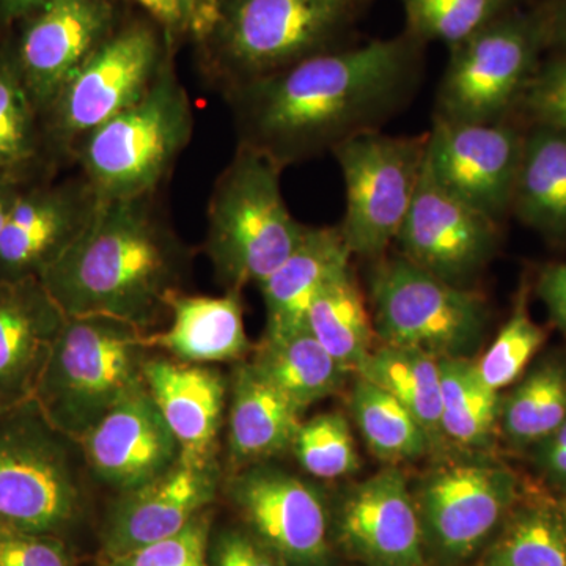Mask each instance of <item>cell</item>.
<instances>
[{
    "mask_svg": "<svg viewBox=\"0 0 566 566\" xmlns=\"http://www.w3.org/2000/svg\"><path fill=\"white\" fill-rule=\"evenodd\" d=\"M566 420V364L547 357L501 398L499 433L513 449L532 450Z\"/></svg>",
    "mask_w": 566,
    "mask_h": 566,
    "instance_id": "obj_31",
    "label": "cell"
},
{
    "mask_svg": "<svg viewBox=\"0 0 566 566\" xmlns=\"http://www.w3.org/2000/svg\"><path fill=\"white\" fill-rule=\"evenodd\" d=\"M255 370L301 412L344 389L348 371L323 348L307 326L264 331L249 357Z\"/></svg>",
    "mask_w": 566,
    "mask_h": 566,
    "instance_id": "obj_26",
    "label": "cell"
},
{
    "mask_svg": "<svg viewBox=\"0 0 566 566\" xmlns=\"http://www.w3.org/2000/svg\"><path fill=\"white\" fill-rule=\"evenodd\" d=\"M427 144L428 132H368L331 151L345 182V216L338 229L353 256L375 262L397 240L419 186Z\"/></svg>",
    "mask_w": 566,
    "mask_h": 566,
    "instance_id": "obj_10",
    "label": "cell"
},
{
    "mask_svg": "<svg viewBox=\"0 0 566 566\" xmlns=\"http://www.w3.org/2000/svg\"><path fill=\"white\" fill-rule=\"evenodd\" d=\"M365 0H218L200 36L223 95L305 59L345 48Z\"/></svg>",
    "mask_w": 566,
    "mask_h": 566,
    "instance_id": "obj_3",
    "label": "cell"
},
{
    "mask_svg": "<svg viewBox=\"0 0 566 566\" xmlns=\"http://www.w3.org/2000/svg\"><path fill=\"white\" fill-rule=\"evenodd\" d=\"M375 263L368 301L379 344L419 349L439 360L471 357L490 322L482 293L442 281L400 255Z\"/></svg>",
    "mask_w": 566,
    "mask_h": 566,
    "instance_id": "obj_8",
    "label": "cell"
},
{
    "mask_svg": "<svg viewBox=\"0 0 566 566\" xmlns=\"http://www.w3.org/2000/svg\"><path fill=\"white\" fill-rule=\"evenodd\" d=\"M444 439L463 450H486L499 433L501 392L490 389L471 357L439 360Z\"/></svg>",
    "mask_w": 566,
    "mask_h": 566,
    "instance_id": "obj_32",
    "label": "cell"
},
{
    "mask_svg": "<svg viewBox=\"0 0 566 566\" xmlns=\"http://www.w3.org/2000/svg\"><path fill=\"white\" fill-rule=\"evenodd\" d=\"M305 326L345 371H359L375 348L376 334L354 268L324 286L308 307Z\"/></svg>",
    "mask_w": 566,
    "mask_h": 566,
    "instance_id": "obj_30",
    "label": "cell"
},
{
    "mask_svg": "<svg viewBox=\"0 0 566 566\" xmlns=\"http://www.w3.org/2000/svg\"><path fill=\"white\" fill-rule=\"evenodd\" d=\"M535 465L547 482L566 494V442L546 439L532 449Z\"/></svg>",
    "mask_w": 566,
    "mask_h": 566,
    "instance_id": "obj_44",
    "label": "cell"
},
{
    "mask_svg": "<svg viewBox=\"0 0 566 566\" xmlns=\"http://www.w3.org/2000/svg\"><path fill=\"white\" fill-rule=\"evenodd\" d=\"M474 566H566V512L557 499L524 488Z\"/></svg>",
    "mask_w": 566,
    "mask_h": 566,
    "instance_id": "obj_28",
    "label": "cell"
},
{
    "mask_svg": "<svg viewBox=\"0 0 566 566\" xmlns=\"http://www.w3.org/2000/svg\"><path fill=\"white\" fill-rule=\"evenodd\" d=\"M546 342V331L535 323L528 308V286L517 292L509 319L493 344L475 360L480 378L490 389L501 392L526 374L527 365Z\"/></svg>",
    "mask_w": 566,
    "mask_h": 566,
    "instance_id": "obj_36",
    "label": "cell"
},
{
    "mask_svg": "<svg viewBox=\"0 0 566 566\" xmlns=\"http://www.w3.org/2000/svg\"><path fill=\"white\" fill-rule=\"evenodd\" d=\"M170 33L191 32L196 29L192 0H136Z\"/></svg>",
    "mask_w": 566,
    "mask_h": 566,
    "instance_id": "obj_43",
    "label": "cell"
},
{
    "mask_svg": "<svg viewBox=\"0 0 566 566\" xmlns=\"http://www.w3.org/2000/svg\"><path fill=\"white\" fill-rule=\"evenodd\" d=\"M93 480L80 442L31 400L0 411V524L70 539L91 512Z\"/></svg>",
    "mask_w": 566,
    "mask_h": 566,
    "instance_id": "obj_4",
    "label": "cell"
},
{
    "mask_svg": "<svg viewBox=\"0 0 566 566\" xmlns=\"http://www.w3.org/2000/svg\"><path fill=\"white\" fill-rule=\"evenodd\" d=\"M212 517L214 509L207 510L178 534L133 553L106 558L102 566H210Z\"/></svg>",
    "mask_w": 566,
    "mask_h": 566,
    "instance_id": "obj_38",
    "label": "cell"
},
{
    "mask_svg": "<svg viewBox=\"0 0 566 566\" xmlns=\"http://www.w3.org/2000/svg\"><path fill=\"white\" fill-rule=\"evenodd\" d=\"M406 32L452 48L513 10L515 0H400Z\"/></svg>",
    "mask_w": 566,
    "mask_h": 566,
    "instance_id": "obj_35",
    "label": "cell"
},
{
    "mask_svg": "<svg viewBox=\"0 0 566 566\" xmlns=\"http://www.w3.org/2000/svg\"><path fill=\"white\" fill-rule=\"evenodd\" d=\"M282 167L238 145L208 203L205 252L226 292L262 285L303 238L283 199Z\"/></svg>",
    "mask_w": 566,
    "mask_h": 566,
    "instance_id": "obj_5",
    "label": "cell"
},
{
    "mask_svg": "<svg viewBox=\"0 0 566 566\" xmlns=\"http://www.w3.org/2000/svg\"><path fill=\"white\" fill-rule=\"evenodd\" d=\"M80 446L93 483L114 494L145 485L181 461L180 446L145 382L93 424Z\"/></svg>",
    "mask_w": 566,
    "mask_h": 566,
    "instance_id": "obj_17",
    "label": "cell"
},
{
    "mask_svg": "<svg viewBox=\"0 0 566 566\" xmlns=\"http://www.w3.org/2000/svg\"><path fill=\"white\" fill-rule=\"evenodd\" d=\"M499 241L501 222L442 188L423 163L415 199L395 240L398 255L442 281L469 286L497 252Z\"/></svg>",
    "mask_w": 566,
    "mask_h": 566,
    "instance_id": "obj_14",
    "label": "cell"
},
{
    "mask_svg": "<svg viewBox=\"0 0 566 566\" xmlns=\"http://www.w3.org/2000/svg\"><path fill=\"white\" fill-rule=\"evenodd\" d=\"M21 172L0 170V232L22 192Z\"/></svg>",
    "mask_w": 566,
    "mask_h": 566,
    "instance_id": "obj_46",
    "label": "cell"
},
{
    "mask_svg": "<svg viewBox=\"0 0 566 566\" xmlns=\"http://www.w3.org/2000/svg\"><path fill=\"white\" fill-rule=\"evenodd\" d=\"M65 319L40 279L0 281V411L33 400Z\"/></svg>",
    "mask_w": 566,
    "mask_h": 566,
    "instance_id": "obj_22",
    "label": "cell"
},
{
    "mask_svg": "<svg viewBox=\"0 0 566 566\" xmlns=\"http://www.w3.org/2000/svg\"><path fill=\"white\" fill-rule=\"evenodd\" d=\"M41 118L22 81L13 44L0 48V170L21 172L39 155Z\"/></svg>",
    "mask_w": 566,
    "mask_h": 566,
    "instance_id": "obj_34",
    "label": "cell"
},
{
    "mask_svg": "<svg viewBox=\"0 0 566 566\" xmlns=\"http://www.w3.org/2000/svg\"><path fill=\"white\" fill-rule=\"evenodd\" d=\"M150 346L186 364L243 363L251 357L253 344L245 333L241 292L175 294L169 318L164 329L150 334Z\"/></svg>",
    "mask_w": 566,
    "mask_h": 566,
    "instance_id": "obj_24",
    "label": "cell"
},
{
    "mask_svg": "<svg viewBox=\"0 0 566 566\" xmlns=\"http://www.w3.org/2000/svg\"><path fill=\"white\" fill-rule=\"evenodd\" d=\"M535 292L545 305L551 323L566 335V263L543 268L536 279Z\"/></svg>",
    "mask_w": 566,
    "mask_h": 566,
    "instance_id": "obj_42",
    "label": "cell"
},
{
    "mask_svg": "<svg viewBox=\"0 0 566 566\" xmlns=\"http://www.w3.org/2000/svg\"><path fill=\"white\" fill-rule=\"evenodd\" d=\"M70 539L32 534L0 524V566H77Z\"/></svg>",
    "mask_w": 566,
    "mask_h": 566,
    "instance_id": "obj_40",
    "label": "cell"
},
{
    "mask_svg": "<svg viewBox=\"0 0 566 566\" xmlns=\"http://www.w3.org/2000/svg\"><path fill=\"white\" fill-rule=\"evenodd\" d=\"M524 133L509 122L455 123L433 118L428 170L450 193L502 222L512 210Z\"/></svg>",
    "mask_w": 566,
    "mask_h": 566,
    "instance_id": "obj_15",
    "label": "cell"
},
{
    "mask_svg": "<svg viewBox=\"0 0 566 566\" xmlns=\"http://www.w3.org/2000/svg\"><path fill=\"white\" fill-rule=\"evenodd\" d=\"M46 0H0V21L3 24L28 18Z\"/></svg>",
    "mask_w": 566,
    "mask_h": 566,
    "instance_id": "obj_47",
    "label": "cell"
},
{
    "mask_svg": "<svg viewBox=\"0 0 566 566\" xmlns=\"http://www.w3.org/2000/svg\"><path fill=\"white\" fill-rule=\"evenodd\" d=\"M25 20L14 54L41 118L114 33V6L111 0H46Z\"/></svg>",
    "mask_w": 566,
    "mask_h": 566,
    "instance_id": "obj_16",
    "label": "cell"
},
{
    "mask_svg": "<svg viewBox=\"0 0 566 566\" xmlns=\"http://www.w3.org/2000/svg\"><path fill=\"white\" fill-rule=\"evenodd\" d=\"M542 24L545 46L566 52V0H551L543 9L536 10Z\"/></svg>",
    "mask_w": 566,
    "mask_h": 566,
    "instance_id": "obj_45",
    "label": "cell"
},
{
    "mask_svg": "<svg viewBox=\"0 0 566 566\" xmlns=\"http://www.w3.org/2000/svg\"><path fill=\"white\" fill-rule=\"evenodd\" d=\"M192 132L191 99L167 55L150 91L84 137L73 158L102 202L155 196Z\"/></svg>",
    "mask_w": 566,
    "mask_h": 566,
    "instance_id": "obj_7",
    "label": "cell"
},
{
    "mask_svg": "<svg viewBox=\"0 0 566 566\" xmlns=\"http://www.w3.org/2000/svg\"><path fill=\"white\" fill-rule=\"evenodd\" d=\"M349 409L376 458L398 465L419 460L433 447L430 436L394 397L356 376Z\"/></svg>",
    "mask_w": 566,
    "mask_h": 566,
    "instance_id": "obj_33",
    "label": "cell"
},
{
    "mask_svg": "<svg viewBox=\"0 0 566 566\" xmlns=\"http://www.w3.org/2000/svg\"><path fill=\"white\" fill-rule=\"evenodd\" d=\"M192 252L153 196L98 200L80 237L40 275L69 318L103 316L155 333L191 271Z\"/></svg>",
    "mask_w": 566,
    "mask_h": 566,
    "instance_id": "obj_2",
    "label": "cell"
},
{
    "mask_svg": "<svg viewBox=\"0 0 566 566\" xmlns=\"http://www.w3.org/2000/svg\"><path fill=\"white\" fill-rule=\"evenodd\" d=\"M150 334L103 316H66L33 401L57 430L80 442L144 382L145 364L155 353Z\"/></svg>",
    "mask_w": 566,
    "mask_h": 566,
    "instance_id": "obj_6",
    "label": "cell"
},
{
    "mask_svg": "<svg viewBox=\"0 0 566 566\" xmlns=\"http://www.w3.org/2000/svg\"><path fill=\"white\" fill-rule=\"evenodd\" d=\"M353 268V253L338 226L305 227L303 238L285 262L260 285L264 331H292L305 326L308 307L324 286Z\"/></svg>",
    "mask_w": 566,
    "mask_h": 566,
    "instance_id": "obj_25",
    "label": "cell"
},
{
    "mask_svg": "<svg viewBox=\"0 0 566 566\" xmlns=\"http://www.w3.org/2000/svg\"><path fill=\"white\" fill-rule=\"evenodd\" d=\"M290 452L305 474L314 479H345L360 468L352 424L342 412H323L303 420Z\"/></svg>",
    "mask_w": 566,
    "mask_h": 566,
    "instance_id": "obj_37",
    "label": "cell"
},
{
    "mask_svg": "<svg viewBox=\"0 0 566 566\" xmlns=\"http://www.w3.org/2000/svg\"><path fill=\"white\" fill-rule=\"evenodd\" d=\"M562 505H564V509H565V512H566V494L564 495V497H562Z\"/></svg>",
    "mask_w": 566,
    "mask_h": 566,
    "instance_id": "obj_49",
    "label": "cell"
},
{
    "mask_svg": "<svg viewBox=\"0 0 566 566\" xmlns=\"http://www.w3.org/2000/svg\"><path fill=\"white\" fill-rule=\"evenodd\" d=\"M167 55L150 25L112 33L41 117L43 142L57 155L73 156L84 137L150 91Z\"/></svg>",
    "mask_w": 566,
    "mask_h": 566,
    "instance_id": "obj_11",
    "label": "cell"
},
{
    "mask_svg": "<svg viewBox=\"0 0 566 566\" xmlns=\"http://www.w3.org/2000/svg\"><path fill=\"white\" fill-rule=\"evenodd\" d=\"M193 11H196V29L193 35L197 39L203 35L210 28L212 20H214L216 6L218 0H192Z\"/></svg>",
    "mask_w": 566,
    "mask_h": 566,
    "instance_id": "obj_48",
    "label": "cell"
},
{
    "mask_svg": "<svg viewBox=\"0 0 566 566\" xmlns=\"http://www.w3.org/2000/svg\"><path fill=\"white\" fill-rule=\"evenodd\" d=\"M338 542L368 566H424L422 524L398 465L349 488L335 516Z\"/></svg>",
    "mask_w": 566,
    "mask_h": 566,
    "instance_id": "obj_19",
    "label": "cell"
},
{
    "mask_svg": "<svg viewBox=\"0 0 566 566\" xmlns=\"http://www.w3.org/2000/svg\"><path fill=\"white\" fill-rule=\"evenodd\" d=\"M356 376L394 397L438 444L442 436V387L439 359L419 349L379 344Z\"/></svg>",
    "mask_w": 566,
    "mask_h": 566,
    "instance_id": "obj_29",
    "label": "cell"
},
{
    "mask_svg": "<svg viewBox=\"0 0 566 566\" xmlns=\"http://www.w3.org/2000/svg\"><path fill=\"white\" fill-rule=\"evenodd\" d=\"M144 382L181 450L182 463L222 464L221 434L229 405V375L214 365L186 364L151 354Z\"/></svg>",
    "mask_w": 566,
    "mask_h": 566,
    "instance_id": "obj_21",
    "label": "cell"
},
{
    "mask_svg": "<svg viewBox=\"0 0 566 566\" xmlns=\"http://www.w3.org/2000/svg\"><path fill=\"white\" fill-rule=\"evenodd\" d=\"M222 464L178 463L134 490L114 494L99 532L102 560L169 538L212 509L222 494Z\"/></svg>",
    "mask_w": 566,
    "mask_h": 566,
    "instance_id": "obj_18",
    "label": "cell"
},
{
    "mask_svg": "<svg viewBox=\"0 0 566 566\" xmlns=\"http://www.w3.org/2000/svg\"><path fill=\"white\" fill-rule=\"evenodd\" d=\"M229 378L223 474L290 452L303 422V412L268 382L251 360L234 364Z\"/></svg>",
    "mask_w": 566,
    "mask_h": 566,
    "instance_id": "obj_23",
    "label": "cell"
},
{
    "mask_svg": "<svg viewBox=\"0 0 566 566\" xmlns=\"http://www.w3.org/2000/svg\"><path fill=\"white\" fill-rule=\"evenodd\" d=\"M221 495L286 565H329V509L314 483L268 461L223 474Z\"/></svg>",
    "mask_w": 566,
    "mask_h": 566,
    "instance_id": "obj_13",
    "label": "cell"
},
{
    "mask_svg": "<svg viewBox=\"0 0 566 566\" xmlns=\"http://www.w3.org/2000/svg\"><path fill=\"white\" fill-rule=\"evenodd\" d=\"M516 109L532 126H547L566 133V52L539 62Z\"/></svg>",
    "mask_w": 566,
    "mask_h": 566,
    "instance_id": "obj_39",
    "label": "cell"
},
{
    "mask_svg": "<svg viewBox=\"0 0 566 566\" xmlns=\"http://www.w3.org/2000/svg\"><path fill=\"white\" fill-rule=\"evenodd\" d=\"M546 50L536 11L512 10L450 48L434 117L455 123L505 122Z\"/></svg>",
    "mask_w": 566,
    "mask_h": 566,
    "instance_id": "obj_9",
    "label": "cell"
},
{
    "mask_svg": "<svg viewBox=\"0 0 566 566\" xmlns=\"http://www.w3.org/2000/svg\"><path fill=\"white\" fill-rule=\"evenodd\" d=\"M98 205L85 178L22 189L0 232V281L40 275L80 237Z\"/></svg>",
    "mask_w": 566,
    "mask_h": 566,
    "instance_id": "obj_20",
    "label": "cell"
},
{
    "mask_svg": "<svg viewBox=\"0 0 566 566\" xmlns=\"http://www.w3.org/2000/svg\"><path fill=\"white\" fill-rule=\"evenodd\" d=\"M510 212L546 240L566 243V133L532 126L524 134Z\"/></svg>",
    "mask_w": 566,
    "mask_h": 566,
    "instance_id": "obj_27",
    "label": "cell"
},
{
    "mask_svg": "<svg viewBox=\"0 0 566 566\" xmlns=\"http://www.w3.org/2000/svg\"><path fill=\"white\" fill-rule=\"evenodd\" d=\"M523 491L516 472L499 461L433 469L412 490L424 545L450 564L474 556L497 534Z\"/></svg>",
    "mask_w": 566,
    "mask_h": 566,
    "instance_id": "obj_12",
    "label": "cell"
},
{
    "mask_svg": "<svg viewBox=\"0 0 566 566\" xmlns=\"http://www.w3.org/2000/svg\"><path fill=\"white\" fill-rule=\"evenodd\" d=\"M423 48L405 31L323 52L226 93L238 145L285 169L359 134L381 132L415 98Z\"/></svg>",
    "mask_w": 566,
    "mask_h": 566,
    "instance_id": "obj_1",
    "label": "cell"
},
{
    "mask_svg": "<svg viewBox=\"0 0 566 566\" xmlns=\"http://www.w3.org/2000/svg\"><path fill=\"white\" fill-rule=\"evenodd\" d=\"M210 566H289L244 527L223 528L211 538Z\"/></svg>",
    "mask_w": 566,
    "mask_h": 566,
    "instance_id": "obj_41",
    "label": "cell"
}]
</instances>
